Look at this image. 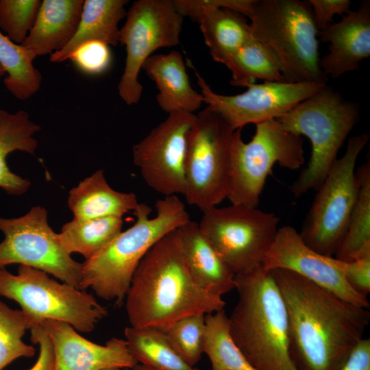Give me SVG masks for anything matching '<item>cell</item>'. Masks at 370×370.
<instances>
[{
	"label": "cell",
	"instance_id": "cell-1",
	"mask_svg": "<svg viewBox=\"0 0 370 370\" xmlns=\"http://www.w3.org/2000/svg\"><path fill=\"white\" fill-rule=\"evenodd\" d=\"M271 271L286 308L297 370H340L363 338L369 311L292 271Z\"/></svg>",
	"mask_w": 370,
	"mask_h": 370
},
{
	"label": "cell",
	"instance_id": "cell-2",
	"mask_svg": "<svg viewBox=\"0 0 370 370\" xmlns=\"http://www.w3.org/2000/svg\"><path fill=\"white\" fill-rule=\"evenodd\" d=\"M221 297L194 280L183 253L178 230L160 238L146 254L125 296L130 326L164 330L177 320L224 309Z\"/></svg>",
	"mask_w": 370,
	"mask_h": 370
},
{
	"label": "cell",
	"instance_id": "cell-3",
	"mask_svg": "<svg viewBox=\"0 0 370 370\" xmlns=\"http://www.w3.org/2000/svg\"><path fill=\"white\" fill-rule=\"evenodd\" d=\"M151 208L138 204L134 223L82 263L79 289L90 288L99 297L123 305L133 275L148 251L163 236L190 220L177 195L164 197Z\"/></svg>",
	"mask_w": 370,
	"mask_h": 370
},
{
	"label": "cell",
	"instance_id": "cell-4",
	"mask_svg": "<svg viewBox=\"0 0 370 370\" xmlns=\"http://www.w3.org/2000/svg\"><path fill=\"white\" fill-rule=\"evenodd\" d=\"M238 301L231 335L256 370H297L290 355L286 308L271 270L262 265L235 276Z\"/></svg>",
	"mask_w": 370,
	"mask_h": 370
},
{
	"label": "cell",
	"instance_id": "cell-5",
	"mask_svg": "<svg viewBox=\"0 0 370 370\" xmlns=\"http://www.w3.org/2000/svg\"><path fill=\"white\" fill-rule=\"evenodd\" d=\"M248 17L252 36L277 55L286 82L327 84L309 1L255 0Z\"/></svg>",
	"mask_w": 370,
	"mask_h": 370
},
{
	"label": "cell",
	"instance_id": "cell-6",
	"mask_svg": "<svg viewBox=\"0 0 370 370\" xmlns=\"http://www.w3.org/2000/svg\"><path fill=\"white\" fill-rule=\"evenodd\" d=\"M359 118L358 104L326 85L277 119L284 129L306 136L311 143L309 162L290 188L295 197L319 188Z\"/></svg>",
	"mask_w": 370,
	"mask_h": 370
},
{
	"label": "cell",
	"instance_id": "cell-7",
	"mask_svg": "<svg viewBox=\"0 0 370 370\" xmlns=\"http://www.w3.org/2000/svg\"><path fill=\"white\" fill-rule=\"evenodd\" d=\"M241 130L234 131L232 140L227 199L232 204L258 208L275 164L296 170L304 163L303 140L277 119L256 124L255 134L248 143L243 140Z\"/></svg>",
	"mask_w": 370,
	"mask_h": 370
},
{
	"label": "cell",
	"instance_id": "cell-8",
	"mask_svg": "<svg viewBox=\"0 0 370 370\" xmlns=\"http://www.w3.org/2000/svg\"><path fill=\"white\" fill-rule=\"evenodd\" d=\"M0 296L21 306L31 329L51 319L90 332L108 314L92 294L60 283L48 273L25 265H19L16 275L0 269Z\"/></svg>",
	"mask_w": 370,
	"mask_h": 370
},
{
	"label": "cell",
	"instance_id": "cell-9",
	"mask_svg": "<svg viewBox=\"0 0 370 370\" xmlns=\"http://www.w3.org/2000/svg\"><path fill=\"white\" fill-rule=\"evenodd\" d=\"M369 138L363 133L348 140L345 153L317 190L299 232L307 246L324 256L334 257L345 237L358 192L356 164Z\"/></svg>",
	"mask_w": 370,
	"mask_h": 370
},
{
	"label": "cell",
	"instance_id": "cell-10",
	"mask_svg": "<svg viewBox=\"0 0 370 370\" xmlns=\"http://www.w3.org/2000/svg\"><path fill=\"white\" fill-rule=\"evenodd\" d=\"M234 131L208 106L196 114L188 137L183 195L202 212L227 198Z\"/></svg>",
	"mask_w": 370,
	"mask_h": 370
},
{
	"label": "cell",
	"instance_id": "cell-11",
	"mask_svg": "<svg viewBox=\"0 0 370 370\" xmlns=\"http://www.w3.org/2000/svg\"><path fill=\"white\" fill-rule=\"evenodd\" d=\"M202 212L201 230L235 276L262 265L279 229L278 215L232 204Z\"/></svg>",
	"mask_w": 370,
	"mask_h": 370
},
{
	"label": "cell",
	"instance_id": "cell-12",
	"mask_svg": "<svg viewBox=\"0 0 370 370\" xmlns=\"http://www.w3.org/2000/svg\"><path fill=\"white\" fill-rule=\"evenodd\" d=\"M183 18L173 0H138L127 12L119 30V42L125 47L126 60L118 85L127 105L137 103L141 97L138 75L145 60L160 48L179 44Z\"/></svg>",
	"mask_w": 370,
	"mask_h": 370
},
{
	"label": "cell",
	"instance_id": "cell-13",
	"mask_svg": "<svg viewBox=\"0 0 370 370\" xmlns=\"http://www.w3.org/2000/svg\"><path fill=\"white\" fill-rule=\"evenodd\" d=\"M0 269L19 264L42 271L79 288L82 263L73 260L60 243L58 234L49 226L47 211L33 207L25 215L0 217Z\"/></svg>",
	"mask_w": 370,
	"mask_h": 370
},
{
	"label": "cell",
	"instance_id": "cell-14",
	"mask_svg": "<svg viewBox=\"0 0 370 370\" xmlns=\"http://www.w3.org/2000/svg\"><path fill=\"white\" fill-rule=\"evenodd\" d=\"M188 64L194 71L204 102L234 130L249 123L278 119L327 85L315 82H249L244 86L247 88L245 92L224 95L211 89L189 60Z\"/></svg>",
	"mask_w": 370,
	"mask_h": 370
},
{
	"label": "cell",
	"instance_id": "cell-15",
	"mask_svg": "<svg viewBox=\"0 0 370 370\" xmlns=\"http://www.w3.org/2000/svg\"><path fill=\"white\" fill-rule=\"evenodd\" d=\"M195 117L171 112L133 147L134 163L143 180L164 197L184 194L188 137Z\"/></svg>",
	"mask_w": 370,
	"mask_h": 370
},
{
	"label": "cell",
	"instance_id": "cell-16",
	"mask_svg": "<svg viewBox=\"0 0 370 370\" xmlns=\"http://www.w3.org/2000/svg\"><path fill=\"white\" fill-rule=\"evenodd\" d=\"M262 265L268 270L292 271L347 302L369 307L368 299L354 291L346 281L343 262L312 250L291 225L279 227Z\"/></svg>",
	"mask_w": 370,
	"mask_h": 370
},
{
	"label": "cell",
	"instance_id": "cell-17",
	"mask_svg": "<svg viewBox=\"0 0 370 370\" xmlns=\"http://www.w3.org/2000/svg\"><path fill=\"white\" fill-rule=\"evenodd\" d=\"M40 325L52 343L55 370L131 369L138 364L125 339L112 338L99 345L84 338L65 322L47 319Z\"/></svg>",
	"mask_w": 370,
	"mask_h": 370
},
{
	"label": "cell",
	"instance_id": "cell-18",
	"mask_svg": "<svg viewBox=\"0 0 370 370\" xmlns=\"http://www.w3.org/2000/svg\"><path fill=\"white\" fill-rule=\"evenodd\" d=\"M320 40L330 42L329 53L319 59V66L328 77L336 79L358 70L359 63L370 56V2L361 3L337 23L319 32Z\"/></svg>",
	"mask_w": 370,
	"mask_h": 370
},
{
	"label": "cell",
	"instance_id": "cell-19",
	"mask_svg": "<svg viewBox=\"0 0 370 370\" xmlns=\"http://www.w3.org/2000/svg\"><path fill=\"white\" fill-rule=\"evenodd\" d=\"M184 17L197 21L212 59L225 63L253 36L243 14L212 6L209 0H173Z\"/></svg>",
	"mask_w": 370,
	"mask_h": 370
},
{
	"label": "cell",
	"instance_id": "cell-20",
	"mask_svg": "<svg viewBox=\"0 0 370 370\" xmlns=\"http://www.w3.org/2000/svg\"><path fill=\"white\" fill-rule=\"evenodd\" d=\"M177 230L186 264L196 282L220 297L235 288L234 274L199 223L190 220Z\"/></svg>",
	"mask_w": 370,
	"mask_h": 370
},
{
	"label": "cell",
	"instance_id": "cell-21",
	"mask_svg": "<svg viewBox=\"0 0 370 370\" xmlns=\"http://www.w3.org/2000/svg\"><path fill=\"white\" fill-rule=\"evenodd\" d=\"M83 0H44L35 23L21 45L35 59L63 49L75 34Z\"/></svg>",
	"mask_w": 370,
	"mask_h": 370
},
{
	"label": "cell",
	"instance_id": "cell-22",
	"mask_svg": "<svg viewBox=\"0 0 370 370\" xmlns=\"http://www.w3.org/2000/svg\"><path fill=\"white\" fill-rule=\"evenodd\" d=\"M156 83L157 103L164 112L193 113L204 102L203 96L191 86L183 57L177 51L149 57L142 66Z\"/></svg>",
	"mask_w": 370,
	"mask_h": 370
},
{
	"label": "cell",
	"instance_id": "cell-23",
	"mask_svg": "<svg viewBox=\"0 0 370 370\" xmlns=\"http://www.w3.org/2000/svg\"><path fill=\"white\" fill-rule=\"evenodd\" d=\"M138 204L134 193L112 188L102 169L81 181L69 191L68 197V206L74 218L79 219L123 217L133 212Z\"/></svg>",
	"mask_w": 370,
	"mask_h": 370
},
{
	"label": "cell",
	"instance_id": "cell-24",
	"mask_svg": "<svg viewBox=\"0 0 370 370\" xmlns=\"http://www.w3.org/2000/svg\"><path fill=\"white\" fill-rule=\"evenodd\" d=\"M127 3V0L84 1L75 34L66 46L50 55V60L60 63L69 60L77 47L90 41L116 46L120 30L118 25L126 16L125 6Z\"/></svg>",
	"mask_w": 370,
	"mask_h": 370
},
{
	"label": "cell",
	"instance_id": "cell-25",
	"mask_svg": "<svg viewBox=\"0 0 370 370\" xmlns=\"http://www.w3.org/2000/svg\"><path fill=\"white\" fill-rule=\"evenodd\" d=\"M40 130V127L30 120L26 111L10 113L0 106V188L10 195H23L31 182L12 172L6 158L15 151L34 155L38 142L34 134Z\"/></svg>",
	"mask_w": 370,
	"mask_h": 370
},
{
	"label": "cell",
	"instance_id": "cell-26",
	"mask_svg": "<svg viewBox=\"0 0 370 370\" xmlns=\"http://www.w3.org/2000/svg\"><path fill=\"white\" fill-rule=\"evenodd\" d=\"M124 335L138 364L156 370H199L182 358L162 330L130 326L125 328Z\"/></svg>",
	"mask_w": 370,
	"mask_h": 370
},
{
	"label": "cell",
	"instance_id": "cell-27",
	"mask_svg": "<svg viewBox=\"0 0 370 370\" xmlns=\"http://www.w3.org/2000/svg\"><path fill=\"white\" fill-rule=\"evenodd\" d=\"M123 222L121 217L91 219L73 218L62 226L58 237L69 254L78 253L88 259L121 233Z\"/></svg>",
	"mask_w": 370,
	"mask_h": 370
},
{
	"label": "cell",
	"instance_id": "cell-28",
	"mask_svg": "<svg viewBox=\"0 0 370 370\" xmlns=\"http://www.w3.org/2000/svg\"><path fill=\"white\" fill-rule=\"evenodd\" d=\"M232 73L230 83L244 87L256 79L286 82L280 60L268 46L252 37L225 64Z\"/></svg>",
	"mask_w": 370,
	"mask_h": 370
},
{
	"label": "cell",
	"instance_id": "cell-29",
	"mask_svg": "<svg viewBox=\"0 0 370 370\" xmlns=\"http://www.w3.org/2000/svg\"><path fill=\"white\" fill-rule=\"evenodd\" d=\"M203 353L211 370H256L234 342L224 309L205 315Z\"/></svg>",
	"mask_w": 370,
	"mask_h": 370
},
{
	"label": "cell",
	"instance_id": "cell-30",
	"mask_svg": "<svg viewBox=\"0 0 370 370\" xmlns=\"http://www.w3.org/2000/svg\"><path fill=\"white\" fill-rule=\"evenodd\" d=\"M34 60L21 45L14 43L0 32V65L7 73L3 83L18 99L30 98L40 88L42 75L34 66Z\"/></svg>",
	"mask_w": 370,
	"mask_h": 370
},
{
	"label": "cell",
	"instance_id": "cell-31",
	"mask_svg": "<svg viewBox=\"0 0 370 370\" xmlns=\"http://www.w3.org/2000/svg\"><path fill=\"white\" fill-rule=\"evenodd\" d=\"M358 192L345 237L335 255L341 261L353 260L358 252L370 244V162L356 171Z\"/></svg>",
	"mask_w": 370,
	"mask_h": 370
},
{
	"label": "cell",
	"instance_id": "cell-32",
	"mask_svg": "<svg viewBox=\"0 0 370 370\" xmlns=\"http://www.w3.org/2000/svg\"><path fill=\"white\" fill-rule=\"evenodd\" d=\"M30 329L29 319L21 310H13L0 300V370L18 358L34 356L35 348L22 340Z\"/></svg>",
	"mask_w": 370,
	"mask_h": 370
},
{
	"label": "cell",
	"instance_id": "cell-33",
	"mask_svg": "<svg viewBox=\"0 0 370 370\" xmlns=\"http://www.w3.org/2000/svg\"><path fill=\"white\" fill-rule=\"evenodd\" d=\"M205 315H190L162 330L182 358L193 367L199 362L204 354Z\"/></svg>",
	"mask_w": 370,
	"mask_h": 370
},
{
	"label": "cell",
	"instance_id": "cell-34",
	"mask_svg": "<svg viewBox=\"0 0 370 370\" xmlns=\"http://www.w3.org/2000/svg\"><path fill=\"white\" fill-rule=\"evenodd\" d=\"M42 1L0 0V29L12 42L21 45L32 28Z\"/></svg>",
	"mask_w": 370,
	"mask_h": 370
},
{
	"label": "cell",
	"instance_id": "cell-35",
	"mask_svg": "<svg viewBox=\"0 0 370 370\" xmlns=\"http://www.w3.org/2000/svg\"><path fill=\"white\" fill-rule=\"evenodd\" d=\"M69 59L82 73L96 75L108 69L112 62V53L107 44L90 41L77 47Z\"/></svg>",
	"mask_w": 370,
	"mask_h": 370
},
{
	"label": "cell",
	"instance_id": "cell-36",
	"mask_svg": "<svg viewBox=\"0 0 370 370\" xmlns=\"http://www.w3.org/2000/svg\"><path fill=\"white\" fill-rule=\"evenodd\" d=\"M343 273L352 288L367 297L370 293V244L362 248L351 262H343Z\"/></svg>",
	"mask_w": 370,
	"mask_h": 370
},
{
	"label": "cell",
	"instance_id": "cell-37",
	"mask_svg": "<svg viewBox=\"0 0 370 370\" xmlns=\"http://www.w3.org/2000/svg\"><path fill=\"white\" fill-rule=\"evenodd\" d=\"M314 20L319 32L332 23L335 14L348 13L352 2L349 0H309Z\"/></svg>",
	"mask_w": 370,
	"mask_h": 370
},
{
	"label": "cell",
	"instance_id": "cell-38",
	"mask_svg": "<svg viewBox=\"0 0 370 370\" xmlns=\"http://www.w3.org/2000/svg\"><path fill=\"white\" fill-rule=\"evenodd\" d=\"M31 341L39 347V354L35 364L28 370H55V358L51 339L40 325L30 330Z\"/></svg>",
	"mask_w": 370,
	"mask_h": 370
},
{
	"label": "cell",
	"instance_id": "cell-39",
	"mask_svg": "<svg viewBox=\"0 0 370 370\" xmlns=\"http://www.w3.org/2000/svg\"><path fill=\"white\" fill-rule=\"evenodd\" d=\"M340 370H370V339L362 338Z\"/></svg>",
	"mask_w": 370,
	"mask_h": 370
},
{
	"label": "cell",
	"instance_id": "cell-40",
	"mask_svg": "<svg viewBox=\"0 0 370 370\" xmlns=\"http://www.w3.org/2000/svg\"><path fill=\"white\" fill-rule=\"evenodd\" d=\"M128 370H156V369L151 368L149 367L141 365V364H137L132 368L128 369Z\"/></svg>",
	"mask_w": 370,
	"mask_h": 370
},
{
	"label": "cell",
	"instance_id": "cell-41",
	"mask_svg": "<svg viewBox=\"0 0 370 370\" xmlns=\"http://www.w3.org/2000/svg\"><path fill=\"white\" fill-rule=\"evenodd\" d=\"M5 74V70L3 69V67L0 65V77L4 75Z\"/></svg>",
	"mask_w": 370,
	"mask_h": 370
},
{
	"label": "cell",
	"instance_id": "cell-42",
	"mask_svg": "<svg viewBox=\"0 0 370 370\" xmlns=\"http://www.w3.org/2000/svg\"><path fill=\"white\" fill-rule=\"evenodd\" d=\"M108 370H128V369H108Z\"/></svg>",
	"mask_w": 370,
	"mask_h": 370
}]
</instances>
